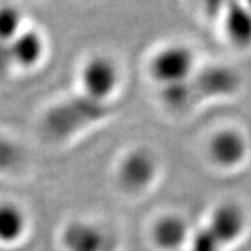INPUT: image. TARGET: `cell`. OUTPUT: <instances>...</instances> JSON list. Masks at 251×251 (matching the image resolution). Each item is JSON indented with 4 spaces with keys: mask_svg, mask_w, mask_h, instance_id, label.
Listing matches in <instances>:
<instances>
[{
    "mask_svg": "<svg viewBox=\"0 0 251 251\" xmlns=\"http://www.w3.org/2000/svg\"><path fill=\"white\" fill-rule=\"evenodd\" d=\"M28 230L25 211L13 201H0V246L13 247L23 242Z\"/></svg>",
    "mask_w": 251,
    "mask_h": 251,
    "instance_id": "7c38bea8",
    "label": "cell"
},
{
    "mask_svg": "<svg viewBox=\"0 0 251 251\" xmlns=\"http://www.w3.org/2000/svg\"><path fill=\"white\" fill-rule=\"evenodd\" d=\"M159 95L163 106L169 112H175V113L188 112L197 103H200L197 92L193 85V80L168 88H162L159 90Z\"/></svg>",
    "mask_w": 251,
    "mask_h": 251,
    "instance_id": "4fadbf2b",
    "label": "cell"
},
{
    "mask_svg": "<svg viewBox=\"0 0 251 251\" xmlns=\"http://www.w3.org/2000/svg\"><path fill=\"white\" fill-rule=\"evenodd\" d=\"M225 42L239 52L251 50V9L247 3H227L219 16Z\"/></svg>",
    "mask_w": 251,
    "mask_h": 251,
    "instance_id": "9c48e42d",
    "label": "cell"
},
{
    "mask_svg": "<svg viewBox=\"0 0 251 251\" xmlns=\"http://www.w3.org/2000/svg\"><path fill=\"white\" fill-rule=\"evenodd\" d=\"M161 161L153 150L137 145L127 150L116 163L115 177L119 188L127 196H143L156 184Z\"/></svg>",
    "mask_w": 251,
    "mask_h": 251,
    "instance_id": "3957f363",
    "label": "cell"
},
{
    "mask_svg": "<svg viewBox=\"0 0 251 251\" xmlns=\"http://www.w3.org/2000/svg\"><path fill=\"white\" fill-rule=\"evenodd\" d=\"M250 218L242 202L224 200L211 209L205 224V234L216 249H232L249 230Z\"/></svg>",
    "mask_w": 251,
    "mask_h": 251,
    "instance_id": "8992f818",
    "label": "cell"
},
{
    "mask_svg": "<svg viewBox=\"0 0 251 251\" xmlns=\"http://www.w3.org/2000/svg\"><path fill=\"white\" fill-rule=\"evenodd\" d=\"M122 80V70L115 59L108 54H94L82 63L78 72V92L95 102L110 105Z\"/></svg>",
    "mask_w": 251,
    "mask_h": 251,
    "instance_id": "5b68a950",
    "label": "cell"
},
{
    "mask_svg": "<svg viewBox=\"0 0 251 251\" xmlns=\"http://www.w3.org/2000/svg\"><path fill=\"white\" fill-rule=\"evenodd\" d=\"M109 115L110 105L95 102L77 92L56 102L46 110L42 128L50 140L66 141L100 123Z\"/></svg>",
    "mask_w": 251,
    "mask_h": 251,
    "instance_id": "6da1fadb",
    "label": "cell"
},
{
    "mask_svg": "<svg viewBox=\"0 0 251 251\" xmlns=\"http://www.w3.org/2000/svg\"><path fill=\"white\" fill-rule=\"evenodd\" d=\"M20 159L16 145L10 143L9 140L0 138V169H10Z\"/></svg>",
    "mask_w": 251,
    "mask_h": 251,
    "instance_id": "9a60e30c",
    "label": "cell"
},
{
    "mask_svg": "<svg viewBox=\"0 0 251 251\" xmlns=\"http://www.w3.org/2000/svg\"><path fill=\"white\" fill-rule=\"evenodd\" d=\"M193 85L200 102L204 99L226 98L237 92L240 87V77L229 66H200L193 78Z\"/></svg>",
    "mask_w": 251,
    "mask_h": 251,
    "instance_id": "ba28073f",
    "label": "cell"
},
{
    "mask_svg": "<svg viewBox=\"0 0 251 251\" xmlns=\"http://www.w3.org/2000/svg\"><path fill=\"white\" fill-rule=\"evenodd\" d=\"M204 156L216 171L234 172L247 163L250 141L242 128L232 125L221 126L205 138Z\"/></svg>",
    "mask_w": 251,
    "mask_h": 251,
    "instance_id": "277c9868",
    "label": "cell"
},
{
    "mask_svg": "<svg viewBox=\"0 0 251 251\" xmlns=\"http://www.w3.org/2000/svg\"><path fill=\"white\" fill-rule=\"evenodd\" d=\"M148 237L156 251H183L190 247L194 232L186 216L176 211H166L155 216Z\"/></svg>",
    "mask_w": 251,
    "mask_h": 251,
    "instance_id": "52a82bcc",
    "label": "cell"
},
{
    "mask_svg": "<svg viewBox=\"0 0 251 251\" xmlns=\"http://www.w3.org/2000/svg\"><path fill=\"white\" fill-rule=\"evenodd\" d=\"M24 14L14 4L0 6V44L11 45L14 38L25 27Z\"/></svg>",
    "mask_w": 251,
    "mask_h": 251,
    "instance_id": "5bb4252c",
    "label": "cell"
},
{
    "mask_svg": "<svg viewBox=\"0 0 251 251\" xmlns=\"http://www.w3.org/2000/svg\"><path fill=\"white\" fill-rule=\"evenodd\" d=\"M45 54V35L38 28L25 25L10 45L11 70H34L44 62Z\"/></svg>",
    "mask_w": 251,
    "mask_h": 251,
    "instance_id": "30bf717a",
    "label": "cell"
},
{
    "mask_svg": "<svg viewBox=\"0 0 251 251\" xmlns=\"http://www.w3.org/2000/svg\"><path fill=\"white\" fill-rule=\"evenodd\" d=\"M106 239L102 229L97 224L85 219L67 222L59 236L63 251H102Z\"/></svg>",
    "mask_w": 251,
    "mask_h": 251,
    "instance_id": "8fae6325",
    "label": "cell"
},
{
    "mask_svg": "<svg viewBox=\"0 0 251 251\" xmlns=\"http://www.w3.org/2000/svg\"><path fill=\"white\" fill-rule=\"evenodd\" d=\"M200 66L194 46L184 41H169L153 49L145 70L151 82L162 90L191 81Z\"/></svg>",
    "mask_w": 251,
    "mask_h": 251,
    "instance_id": "7a4b0ae2",
    "label": "cell"
}]
</instances>
